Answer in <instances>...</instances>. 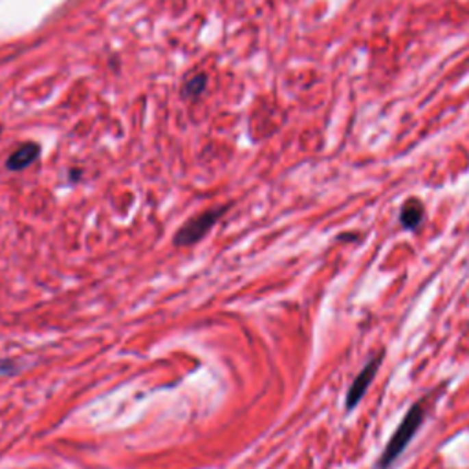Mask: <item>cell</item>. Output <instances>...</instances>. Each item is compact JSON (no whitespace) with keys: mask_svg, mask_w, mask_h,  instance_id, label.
I'll use <instances>...</instances> for the list:
<instances>
[{"mask_svg":"<svg viewBox=\"0 0 469 469\" xmlns=\"http://www.w3.org/2000/svg\"><path fill=\"white\" fill-rule=\"evenodd\" d=\"M424 401H418L416 405L409 409L407 414L403 416L401 424L398 425V429L394 431V435L389 440L387 447H385L383 455L379 457V469L390 468L396 462V458L400 457L401 453L405 451V447L409 446V442L413 440L414 435L418 433V429L424 424Z\"/></svg>","mask_w":469,"mask_h":469,"instance_id":"1","label":"cell"},{"mask_svg":"<svg viewBox=\"0 0 469 469\" xmlns=\"http://www.w3.org/2000/svg\"><path fill=\"white\" fill-rule=\"evenodd\" d=\"M227 210H229V205H220V207L192 216L191 220H187L175 235V246L181 248V246H192V244L200 242Z\"/></svg>","mask_w":469,"mask_h":469,"instance_id":"2","label":"cell"},{"mask_svg":"<svg viewBox=\"0 0 469 469\" xmlns=\"http://www.w3.org/2000/svg\"><path fill=\"white\" fill-rule=\"evenodd\" d=\"M379 365H381V356L374 357L372 362H368L367 365L362 368V372L357 374L356 379L352 381L351 389L346 392V411H352V409L356 407L357 403L362 401V398L365 396V392H367V389L370 387V383H372L374 376L378 372Z\"/></svg>","mask_w":469,"mask_h":469,"instance_id":"3","label":"cell"},{"mask_svg":"<svg viewBox=\"0 0 469 469\" xmlns=\"http://www.w3.org/2000/svg\"><path fill=\"white\" fill-rule=\"evenodd\" d=\"M39 154H40V147L37 145V143H34V142L23 143V145H21L18 149H15V151L12 153V156L8 158L6 167L10 170H23L34 164L35 160L39 158Z\"/></svg>","mask_w":469,"mask_h":469,"instance_id":"4","label":"cell"},{"mask_svg":"<svg viewBox=\"0 0 469 469\" xmlns=\"http://www.w3.org/2000/svg\"><path fill=\"white\" fill-rule=\"evenodd\" d=\"M422 220H424V204L420 202L418 198H411L403 204L400 211L401 226L405 229H414V227H418L422 224Z\"/></svg>","mask_w":469,"mask_h":469,"instance_id":"5","label":"cell"},{"mask_svg":"<svg viewBox=\"0 0 469 469\" xmlns=\"http://www.w3.org/2000/svg\"><path fill=\"white\" fill-rule=\"evenodd\" d=\"M207 86V75L205 74H197L189 77L183 85V90H181V96L187 97V99H192V97H198L202 92L205 90Z\"/></svg>","mask_w":469,"mask_h":469,"instance_id":"6","label":"cell"}]
</instances>
